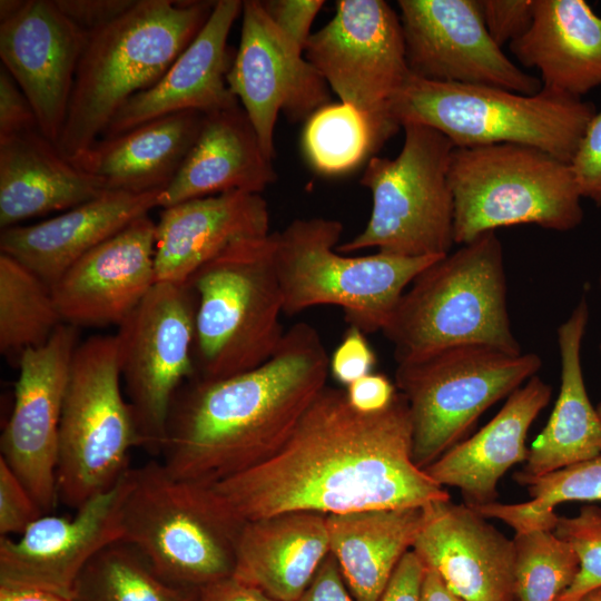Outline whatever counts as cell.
Segmentation results:
<instances>
[{
    "instance_id": "cell-36",
    "label": "cell",
    "mask_w": 601,
    "mask_h": 601,
    "mask_svg": "<svg viewBox=\"0 0 601 601\" xmlns=\"http://www.w3.org/2000/svg\"><path fill=\"white\" fill-rule=\"evenodd\" d=\"M302 145L311 166L324 175L351 171L376 152L366 119L344 102L315 111L306 120Z\"/></svg>"
},
{
    "instance_id": "cell-19",
    "label": "cell",
    "mask_w": 601,
    "mask_h": 601,
    "mask_svg": "<svg viewBox=\"0 0 601 601\" xmlns=\"http://www.w3.org/2000/svg\"><path fill=\"white\" fill-rule=\"evenodd\" d=\"M88 33L55 0H26L0 21L1 65L30 101L40 132L57 144Z\"/></svg>"
},
{
    "instance_id": "cell-18",
    "label": "cell",
    "mask_w": 601,
    "mask_h": 601,
    "mask_svg": "<svg viewBox=\"0 0 601 601\" xmlns=\"http://www.w3.org/2000/svg\"><path fill=\"white\" fill-rule=\"evenodd\" d=\"M131 469V467H130ZM130 469L72 518L43 514L18 539L0 536V587L30 588L72 598L75 583L104 548L124 540Z\"/></svg>"
},
{
    "instance_id": "cell-17",
    "label": "cell",
    "mask_w": 601,
    "mask_h": 601,
    "mask_svg": "<svg viewBox=\"0 0 601 601\" xmlns=\"http://www.w3.org/2000/svg\"><path fill=\"white\" fill-rule=\"evenodd\" d=\"M79 328L62 323L42 346L26 351L18 363L11 415L0 440L6 461L48 514L56 505L59 426Z\"/></svg>"
},
{
    "instance_id": "cell-4",
    "label": "cell",
    "mask_w": 601,
    "mask_h": 601,
    "mask_svg": "<svg viewBox=\"0 0 601 601\" xmlns=\"http://www.w3.org/2000/svg\"><path fill=\"white\" fill-rule=\"evenodd\" d=\"M382 332L396 363L465 344L521 353L511 328L503 250L495 231L423 269Z\"/></svg>"
},
{
    "instance_id": "cell-40",
    "label": "cell",
    "mask_w": 601,
    "mask_h": 601,
    "mask_svg": "<svg viewBox=\"0 0 601 601\" xmlns=\"http://www.w3.org/2000/svg\"><path fill=\"white\" fill-rule=\"evenodd\" d=\"M480 4L490 37L502 48L529 29L535 0H480Z\"/></svg>"
},
{
    "instance_id": "cell-26",
    "label": "cell",
    "mask_w": 601,
    "mask_h": 601,
    "mask_svg": "<svg viewBox=\"0 0 601 601\" xmlns=\"http://www.w3.org/2000/svg\"><path fill=\"white\" fill-rule=\"evenodd\" d=\"M276 180L273 160L240 104L205 114L198 137L159 207L227 191L259 194Z\"/></svg>"
},
{
    "instance_id": "cell-41",
    "label": "cell",
    "mask_w": 601,
    "mask_h": 601,
    "mask_svg": "<svg viewBox=\"0 0 601 601\" xmlns=\"http://www.w3.org/2000/svg\"><path fill=\"white\" fill-rule=\"evenodd\" d=\"M570 167L581 197L601 205V110L589 122Z\"/></svg>"
},
{
    "instance_id": "cell-5",
    "label": "cell",
    "mask_w": 601,
    "mask_h": 601,
    "mask_svg": "<svg viewBox=\"0 0 601 601\" xmlns=\"http://www.w3.org/2000/svg\"><path fill=\"white\" fill-rule=\"evenodd\" d=\"M595 112L591 102L545 89L523 95L413 75L388 101V114L401 128L405 124L432 127L455 148L518 144L568 164Z\"/></svg>"
},
{
    "instance_id": "cell-12",
    "label": "cell",
    "mask_w": 601,
    "mask_h": 601,
    "mask_svg": "<svg viewBox=\"0 0 601 601\" xmlns=\"http://www.w3.org/2000/svg\"><path fill=\"white\" fill-rule=\"evenodd\" d=\"M396 364L395 387L412 422V459L424 470L461 442L489 407L536 375L542 361L532 352L465 344Z\"/></svg>"
},
{
    "instance_id": "cell-33",
    "label": "cell",
    "mask_w": 601,
    "mask_h": 601,
    "mask_svg": "<svg viewBox=\"0 0 601 601\" xmlns=\"http://www.w3.org/2000/svg\"><path fill=\"white\" fill-rule=\"evenodd\" d=\"M65 323L51 287L27 266L0 254V353L17 366Z\"/></svg>"
},
{
    "instance_id": "cell-32",
    "label": "cell",
    "mask_w": 601,
    "mask_h": 601,
    "mask_svg": "<svg viewBox=\"0 0 601 601\" xmlns=\"http://www.w3.org/2000/svg\"><path fill=\"white\" fill-rule=\"evenodd\" d=\"M424 520L425 506L326 515L331 553L355 601H378Z\"/></svg>"
},
{
    "instance_id": "cell-3",
    "label": "cell",
    "mask_w": 601,
    "mask_h": 601,
    "mask_svg": "<svg viewBox=\"0 0 601 601\" xmlns=\"http://www.w3.org/2000/svg\"><path fill=\"white\" fill-rule=\"evenodd\" d=\"M216 1L137 0L89 32L76 71L60 154L75 160L135 95L152 87L193 41Z\"/></svg>"
},
{
    "instance_id": "cell-9",
    "label": "cell",
    "mask_w": 601,
    "mask_h": 601,
    "mask_svg": "<svg viewBox=\"0 0 601 601\" xmlns=\"http://www.w3.org/2000/svg\"><path fill=\"white\" fill-rule=\"evenodd\" d=\"M342 233L341 221L324 217L297 218L275 233L284 313L334 305L349 326L383 331L406 287L442 256H348L336 249Z\"/></svg>"
},
{
    "instance_id": "cell-15",
    "label": "cell",
    "mask_w": 601,
    "mask_h": 601,
    "mask_svg": "<svg viewBox=\"0 0 601 601\" xmlns=\"http://www.w3.org/2000/svg\"><path fill=\"white\" fill-rule=\"evenodd\" d=\"M397 6L411 75L523 95L542 89L539 78L520 69L492 40L480 0H400Z\"/></svg>"
},
{
    "instance_id": "cell-37",
    "label": "cell",
    "mask_w": 601,
    "mask_h": 601,
    "mask_svg": "<svg viewBox=\"0 0 601 601\" xmlns=\"http://www.w3.org/2000/svg\"><path fill=\"white\" fill-rule=\"evenodd\" d=\"M515 601H555L574 581L580 561L553 531L515 533Z\"/></svg>"
},
{
    "instance_id": "cell-25",
    "label": "cell",
    "mask_w": 601,
    "mask_h": 601,
    "mask_svg": "<svg viewBox=\"0 0 601 601\" xmlns=\"http://www.w3.org/2000/svg\"><path fill=\"white\" fill-rule=\"evenodd\" d=\"M551 395L552 387L538 375L532 376L508 396L486 425L424 471L441 486L459 489L469 506L496 502L500 479L513 465L528 460V431Z\"/></svg>"
},
{
    "instance_id": "cell-22",
    "label": "cell",
    "mask_w": 601,
    "mask_h": 601,
    "mask_svg": "<svg viewBox=\"0 0 601 601\" xmlns=\"http://www.w3.org/2000/svg\"><path fill=\"white\" fill-rule=\"evenodd\" d=\"M242 9L240 0L216 1L206 23L164 76L132 96L101 137H114L176 112L210 114L238 105L226 80L233 62L227 40Z\"/></svg>"
},
{
    "instance_id": "cell-13",
    "label": "cell",
    "mask_w": 601,
    "mask_h": 601,
    "mask_svg": "<svg viewBox=\"0 0 601 601\" xmlns=\"http://www.w3.org/2000/svg\"><path fill=\"white\" fill-rule=\"evenodd\" d=\"M335 8L304 56L341 102L366 119L377 151L401 128L388 101L411 75L400 16L383 0H339Z\"/></svg>"
},
{
    "instance_id": "cell-1",
    "label": "cell",
    "mask_w": 601,
    "mask_h": 601,
    "mask_svg": "<svg viewBox=\"0 0 601 601\" xmlns=\"http://www.w3.org/2000/svg\"><path fill=\"white\" fill-rule=\"evenodd\" d=\"M209 487L239 524L287 512L331 515L450 500L413 462L410 408L398 391L384 410L362 413L344 388L328 386L277 453Z\"/></svg>"
},
{
    "instance_id": "cell-8",
    "label": "cell",
    "mask_w": 601,
    "mask_h": 601,
    "mask_svg": "<svg viewBox=\"0 0 601 601\" xmlns=\"http://www.w3.org/2000/svg\"><path fill=\"white\" fill-rule=\"evenodd\" d=\"M449 183L454 242L521 224L568 231L583 218L570 164L525 145L454 148Z\"/></svg>"
},
{
    "instance_id": "cell-35",
    "label": "cell",
    "mask_w": 601,
    "mask_h": 601,
    "mask_svg": "<svg viewBox=\"0 0 601 601\" xmlns=\"http://www.w3.org/2000/svg\"><path fill=\"white\" fill-rule=\"evenodd\" d=\"M526 486L530 501L516 504L496 501L471 508L485 519L503 521L515 533L553 531L559 518L554 512L556 504L566 501H601V455L545 474Z\"/></svg>"
},
{
    "instance_id": "cell-38",
    "label": "cell",
    "mask_w": 601,
    "mask_h": 601,
    "mask_svg": "<svg viewBox=\"0 0 601 601\" xmlns=\"http://www.w3.org/2000/svg\"><path fill=\"white\" fill-rule=\"evenodd\" d=\"M553 532L572 546L580 561L574 581L555 601H579L601 587V508L588 504L577 516H559Z\"/></svg>"
},
{
    "instance_id": "cell-49",
    "label": "cell",
    "mask_w": 601,
    "mask_h": 601,
    "mask_svg": "<svg viewBox=\"0 0 601 601\" xmlns=\"http://www.w3.org/2000/svg\"><path fill=\"white\" fill-rule=\"evenodd\" d=\"M193 601H276L233 575L208 583L195 591Z\"/></svg>"
},
{
    "instance_id": "cell-48",
    "label": "cell",
    "mask_w": 601,
    "mask_h": 601,
    "mask_svg": "<svg viewBox=\"0 0 601 601\" xmlns=\"http://www.w3.org/2000/svg\"><path fill=\"white\" fill-rule=\"evenodd\" d=\"M298 601H355L331 552Z\"/></svg>"
},
{
    "instance_id": "cell-52",
    "label": "cell",
    "mask_w": 601,
    "mask_h": 601,
    "mask_svg": "<svg viewBox=\"0 0 601 601\" xmlns=\"http://www.w3.org/2000/svg\"><path fill=\"white\" fill-rule=\"evenodd\" d=\"M26 0H1L0 1V21L14 16L24 6Z\"/></svg>"
},
{
    "instance_id": "cell-29",
    "label": "cell",
    "mask_w": 601,
    "mask_h": 601,
    "mask_svg": "<svg viewBox=\"0 0 601 601\" xmlns=\"http://www.w3.org/2000/svg\"><path fill=\"white\" fill-rule=\"evenodd\" d=\"M205 114L181 111L101 137L71 162L93 176L104 190L162 191L194 146Z\"/></svg>"
},
{
    "instance_id": "cell-16",
    "label": "cell",
    "mask_w": 601,
    "mask_h": 601,
    "mask_svg": "<svg viewBox=\"0 0 601 601\" xmlns=\"http://www.w3.org/2000/svg\"><path fill=\"white\" fill-rule=\"evenodd\" d=\"M242 17L240 41L226 80L273 160L278 114L290 121L307 120L331 104V89L304 51L270 20L262 1H243Z\"/></svg>"
},
{
    "instance_id": "cell-44",
    "label": "cell",
    "mask_w": 601,
    "mask_h": 601,
    "mask_svg": "<svg viewBox=\"0 0 601 601\" xmlns=\"http://www.w3.org/2000/svg\"><path fill=\"white\" fill-rule=\"evenodd\" d=\"M39 129L35 110L10 72L0 67V139Z\"/></svg>"
},
{
    "instance_id": "cell-53",
    "label": "cell",
    "mask_w": 601,
    "mask_h": 601,
    "mask_svg": "<svg viewBox=\"0 0 601 601\" xmlns=\"http://www.w3.org/2000/svg\"><path fill=\"white\" fill-rule=\"evenodd\" d=\"M579 601H601V587L589 591Z\"/></svg>"
},
{
    "instance_id": "cell-31",
    "label": "cell",
    "mask_w": 601,
    "mask_h": 601,
    "mask_svg": "<svg viewBox=\"0 0 601 601\" xmlns=\"http://www.w3.org/2000/svg\"><path fill=\"white\" fill-rule=\"evenodd\" d=\"M101 184L66 159L39 129L0 139V227L69 210L101 195Z\"/></svg>"
},
{
    "instance_id": "cell-50",
    "label": "cell",
    "mask_w": 601,
    "mask_h": 601,
    "mask_svg": "<svg viewBox=\"0 0 601 601\" xmlns=\"http://www.w3.org/2000/svg\"><path fill=\"white\" fill-rule=\"evenodd\" d=\"M421 601H465L454 594L442 581L440 575L426 569L421 591Z\"/></svg>"
},
{
    "instance_id": "cell-14",
    "label": "cell",
    "mask_w": 601,
    "mask_h": 601,
    "mask_svg": "<svg viewBox=\"0 0 601 601\" xmlns=\"http://www.w3.org/2000/svg\"><path fill=\"white\" fill-rule=\"evenodd\" d=\"M196 299L186 284L156 283L119 324L121 378L134 411L140 447L160 455L178 390L196 376Z\"/></svg>"
},
{
    "instance_id": "cell-27",
    "label": "cell",
    "mask_w": 601,
    "mask_h": 601,
    "mask_svg": "<svg viewBox=\"0 0 601 601\" xmlns=\"http://www.w3.org/2000/svg\"><path fill=\"white\" fill-rule=\"evenodd\" d=\"M329 552L326 515L282 513L244 523L231 575L276 601H298Z\"/></svg>"
},
{
    "instance_id": "cell-43",
    "label": "cell",
    "mask_w": 601,
    "mask_h": 601,
    "mask_svg": "<svg viewBox=\"0 0 601 601\" xmlns=\"http://www.w3.org/2000/svg\"><path fill=\"white\" fill-rule=\"evenodd\" d=\"M323 0H266L262 6L275 26L303 51Z\"/></svg>"
},
{
    "instance_id": "cell-24",
    "label": "cell",
    "mask_w": 601,
    "mask_h": 601,
    "mask_svg": "<svg viewBox=\"0 0 601 601\" xmlns=\"http://www.w3.org/2000/svg\"><path fill=\"white\" fill-rule=\"evenodd\" d=\"M160 193L106 190L52 218L1 229V253L27 266L51 287L88 252L159 207Z\"/></svg>"
},
{
    "instance_id": "cell-45",
    "label": "cell",
    "mask_w": 601,
    "mask_h": 601,
    "mask_svg": "<svg viewBox=\"0 0 601 601\" xmlns=\"http://www.w3.org/2000/svg\"><path fill=\"white\" fill-rule=\"evenodd\" d=\"M61 12L89 33L115 21L137 0H55Z\"/></svg>"
},
{
    "instance_id": "cell-47",
    "label": "cell",
    "mask_w": 601,
    "mask_h": 601,
    "mask_svg": "<svg viewBox=\"0 0 601 601\" xmlns=\"http://www.w3.org/2000/svg\"><path fill=\"white\" fill-rule=\"evenodd\" d=\"M426 568L412 551H407L395 568L378 601H421Z\"/></svg>"
},
{
    "instance_id": "cell-23",
    "label": "cell",
    "mask_w": 601,
    "mask_h": 601,
    "mask_svg": "<svg viewBox=\"0 0 601 601\" xmlns=\"http://www.w3.org/2000/svg\"><path fill=\"white\" fill-rule=\"evenodd\" d=\"M268 234V207L259 194L234 190L162 208L156 223L157 283L186 284L231 244Z\"/></svg>"
},
{
    "instance_id": "cell-51",
    "label": "cell",
    "mask_w": 601,
    "mask_h": 601,
    "mask_svg": "<svg viewBox=\"0 0 601 601\" xmlns=\"http://www.w3.org/2000/svg\"><path fill=\"white\" fill-rule=\"evenodd\" d=\"M0 601H75L50 591L30 589L0 587Z\"/></svg>"
},
{
    "instance_id": "cell-30",
    "label": "cell",
    "mask_w": 601,
    "mask_h": 601,
    "mask_svg": "<svg viewBox=\"0 0 601 601\" xmlns=\"http://www.w3.org/2000/svg\"><path fill=\"white\" fill-rule=\"evenodd\" d=\"M588 321L589 305L582 297L558 327L560 393L546 425L529 449L524 466L513 475L521 485L601 455V418L588 396L581 367Z\"/></svg>"
},
{
    "instance_id": "cell-42",
    "label": "cell",
    "mask_w": 601,
    "mask_h": 601,
    "mask_svg": "<svg viewBox=\"0 0 601 601\" xmlns=\"http://www.w3.org/2000/svg\"><path fill=\"white\" fill-rule=\"evenodd\" d=\"M366 334L349 326L329 357V373L342 385L348 386L356 380L371 374L376 356Z\"/></svg>"
},
{
    "instance_id": "cell-6",
    "label": "cell",
    "mask_w": 601,
    "mask_h": 601,
    "mask_svg": "<svg viewBox=\"0 0 601 601\" xmlns=\"http://www.w3.org/2000/svg\"><path fill=\"white\" fill-rule=\"evenodd\" d=\"M186 285L196 299L195 377H229L273 356L286 332L275 233L231 244Z\"/></svg>"
},
{
    "instance_id": "cell-34",
    "label": "cell",
    "mask_w": 601,
    "mask_h": 601,
    "mask_svg": "<svg viewBox=\"0 0 601 601\" xmlns=\"http://www.w3.org/2000/svg\"><path fill=\"white\" fill-rule=\"evenodd\" d=\"M196 590L161 579L129 543L117 541L98 552L78 577L75 601H193Z\"/></svg>"
},
{
    "instance_id": "cell-20",
    "label": "cell",
    "mask_w": 601,
    "mask_h": 601,
    "mask_svg": "<svg viewBox=\"0 0 601 601\" xmlns=\"http://www.w3.org/2000/svg\"><path fill=\"white\" fill-rule=\"evenodd\" d=\"M156 223L137 218L72 264L51 286L65 323L121 324L156 285Z\"/></svg>"
},
{
    "instance_id": "cell-7",
    "label": "cell",
    "mask_w": 601,
    "mask_h": 601,
    "mask_svg": "<svg viewBox=\"0 0 601 601\" xmlns=\"http://www.w3.org/2000/svg\"><path fill=\"white\" fill-rule=\"evenodd\" d=\"M124 540L168 583L197 590L230 577L242 524L209 485L175 477L161 462L130 469Z\"/></svg>"
},
{
    "instance_id": "cell-28",
    "label": "cell",
    "mask_w": 601,
    "mask_h": 601,
    "mask_svg": "<svg viewBox=\"0 0 601 601\" xmlns=\"http://www.w3.org/2000/svg\"><path fill=\"white\" fill-rule=\"evenodd\" d=\"M542 89L581 98L601 87V17L584 0H535L529 29L510 42Z\"/></svg>"
},
{
    "instance_id": "cell-21",
    "label": "cell",
    "mask_w": 601,
    "mask_h": 601,
    "mask_svg": "<svg viewBox=\"0 0 601 601\" xmlns=\"http://www.w3.org/2000/svg\"><path fill=\"white\" fill-rule=\"evenodd\" d=\"M411 550L465 601H515L513 540L465 503L425 505Z\"/></svg>"
},
{
    "instance_id": "cell-39",
    "label": "cell",
    "mask_w": 601,
    "mask_h": 601,
    "mask_svg": "<svg viewBox=\"0 0 601 601\" xmlns=\"http://www.w3.org/2000/svg\"><path fill=\"white\" fill-rule=\"evenodd\" d=\"M41 515L30 492L0 457V536L23 533Z\"/></svg>"
},
{
    "instance_id": "cell-55",
    "label": "cell",
    "mask_w": 601,
    "mask_h": 601,
    "mask_svg": "<svg viewBox=\"0 0 601 601\" xmlns=\"http://www.w3.org/2000/svg\"><path fill=\"white\" fill-rule=\"evenodd\" d=\"M600 285H601V274H600Z\"/></svg>"
},
{
    "instance_id": "cell-11",
    "label": "cell",
    "mask_w": 601,
    "mask_h": 601,
    "mask_svg": "<svg viewBox=\"0 0 601 601\" xmlns=\"http://www.w3.org/2000/svg\"><path fill=\"white\" fill-rule=\"evenodd\" d=\"M404 142L393 158L368 159L361 184L372 194L365 228L337 245L347 254L366 248L403 256H444L454 242V205L449 183L452 141L439 130L405 124Z\"/></svg>"
},
{
    "instance_id": "cell-46",
    "label": "cell",
    "mask_w": 601,
    "mask_h": 601,
    "mask_svg": "<svg viewBox=\"0 0 601 601\" xmlns=\"http://www.w3.org/2000/svg\"><path fill=\"white\" fill-rule=\"evenodd\" d=\"M351 406L362 413H375L387 407L397 390L383 374L371 373L345 388Z\"/></svg>"
},
{
    "instance_id": "cell-2",
    "label": "cell",
    "mask_w": 601,
    "mask_h": 601,
    "mask_svg": "<svg viewBox=\"0 0 601 601\" xmlns=\"http://www.w3.org/2000/svg\"><path fill=\"white\" fill-rule=\"evenodd\" d=\"M328 373L319 333L299 322L259 366L191 378L174 397L161 463L177 479L210 485L268 460L326 387Z\"/></svg>"
},
{
    "instance_id": "cell-54",
    "label": "cell",
    "mask_w": 601,
    "mask_h": 601,
    "mask_svg": "<svg viewBox=\"0 0 601 601\" xmlns=\"http://www.w3.org/2000/svg\"><path fill=\"white\" fill-rule=\"evenodd\" d=\"M600 354H601V343H600ZM597 411H598V414L601 418V403L599 404V406L597 407Z\"/></svg>"
},
{
    "instance_id": "cell-10",
    "label": "cell",
    "mask_w": 601,
    "mask_h": 601,
    "mask_svg": "<svg viewBox=\"0 0 601 601\" xmlns=\"http://www.w3.org/2000/svg\"><path fill=\"white\" fill-rule=\"evenodd\" d=\"M118 338L91 336L77 346L68 375L57 463L58 499L79 509L110 490L140 446L134 411L121 393Z\"/></svg>"
}]
</instances>
